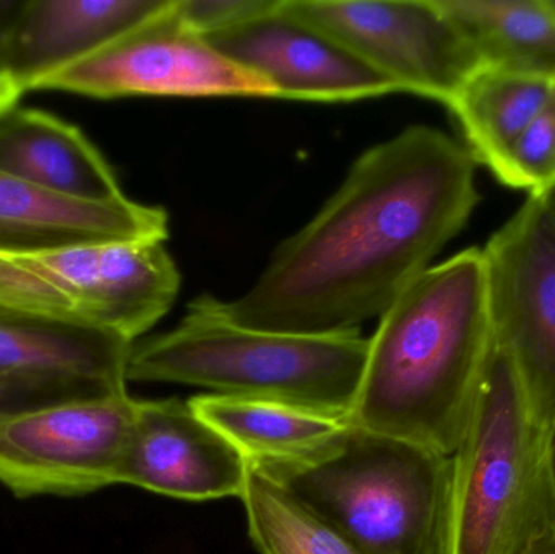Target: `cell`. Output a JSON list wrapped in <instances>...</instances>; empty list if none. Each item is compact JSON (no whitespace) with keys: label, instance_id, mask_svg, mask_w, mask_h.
I'll list each match as a JSON object with an SVG mask.
<instances>
[{"label":"cell","instance_id":"18","mask_svg":"<svg viewBox=\"0 0 555 554\" xmlns=\"http://www.w3.org/2000/svg\"><path fill=\"white\" fill-rule=\"evenodd\" d=\"M555 78L479 65L447 107L478 165L494 171L546 103Z\"/></svg>","mask_w":555,"mask_h":554},{"label":"cell","instance_id":"10","mask_svg":"<svg viewBox=\"0 0 555 554\" xmlns=\"http://www.w3.org/2000/svg\"><path fill=\"white\" fill-rule=\"evenodd\" d=\"M135 412L137 400L120 394L0 422V485L20 500L85 497L117 485Z\"/></svg>","mask_w":555,"mask_h":554},{"label":"cell","instance_id":"15","mask_svg":"<svg viewBox=\"0 0 555 554\" xmlns=\"http://www.w3.org/2000/svg\"><path fill=\"white\" fill-rule=\"evenodd\" d=\"M0 171L75 201L124 197L116 172L85 133L41 109L13 107L0 116Z\"/></svg>","mask_w":555,"mask_h":554},{"label":"cell","instance_id":"3","mask_svg":"<svg viewBox=\"0 0 555 554\" xmlns=\"http://www.w3.org/2000/svg\"><path fill=\"white\" fill-rule=\"evenodd\" d=\"M178 327L140 338L127 361V383L204 387L349 420L367 358L361 332L283 334L243 327L218 314L208 296L189 305Z\"/></svg>","mask_w":555,"mask_h":554},{"label":"cell","instance_id":"21","mask_svg":"<svg viewBox=\"0 0 555 554\" xmlns=\"http://www.w3.org/2000/svg\"><path fill=\"white\" fill-rule=\"evenodd\" d=\"M491 172L501 184L528 195L555 192V83L527 132Z\"/></svg>","mask_w":555,"mask_h":554},{"label":"cell","instance_id":"24","mask_svg":"<svg viewBox=\"0 0 555 554\" xmlns=\"http://www.w3.org/2000/svg\"><path fill=\"white\" fill-rule=\"evenodd\" d=\"M23 5H25V0L0 2V62L5 65L7 49H9L10 38H12L13 28H15Z\"/></svg>","mask_w":555,"mask_h":554},{"label":"cell","instance_id":"8","mask_svg":"<svg viewBox=\"0 0 555 554\" xmlns=\"http://www.w3.org/2000/svg\"><path fill=\"white\" fill-rule=\"evenodd\" d=\"M33 90L98 100L127 96L275 98L272 85L218 52L176 10V0L116 41L42 78Z\"/></svg>","mask_w":555,"mask_h":554},{"label":"cell","instance_id":"2","mask_svg":"<svg viewBox=\"0 0 555 554\" xmlns=\"http://www.w3.org/2000/svg\"><path fill=\"white\" fill-rule=\"evenodd\" d=\"M378 319L349 423L453 455L494 347L482 249L430 267Z\"/></svg>","mask_w":555,"mask_h":554},{"label":"cell","instance_id":"13","mask_svg":"<svg viewBox=\"0 0 555 554\" xmlns=\"http://www.w3.org/2000/svg\"><path fill=\"white\" fill-rule=\"evenodd\" d=\"M168 214L129 197L85 202L0 171V256L113 241H166Z\"/></svg>","mask_w":555,"mask_h":554},{"label":"cell","instance_id":"16","mask_svg":"<svg viewBox=\"0 0 555 554\" xmlns=\"http://www.w3.org/2000/svg\"><path fill=\"white\" fill-rule=\"evenodd\" d=\"M132 345L103 328L49 321L0 306L2 373L83 377L127 389Z\"/></svg>","mask_w":555,"mask_h":554},{"label":"cell","instance_id":"9","mask_svg":"<svg viewBox=\"0 0 555 554\" xmlns=\"http://www.w3.org/2000/svg\"><path fill=\"white\" fill-rule=\"evenodd\" d=\"M397 87L449 104L479 59L436 0H284Z\"/></svg>","mask_w":555,"mask_h":554},{"label":"cell","instance_id":"14","mask_svg":"<svg viewBox=\"0 0 555 554\" xmlns=\"http://www.w3.org/2000/svg\"><path fill=\"white\" fill-rule=\"evenodd\" d=\"M171 0H25L7 49L23 90L158 15Z\"/></svg>","mask_w":555,"mask_h":554},{"label":"cell","instance_id":"20","mask_svg":"<svg viewBox=\"0 0 555 554\" xmlns=\"http://www.w3.org/2000/svg\"><path fill=\"white\" fill-rule=\"evenodd\" d=\"M241 501L246 507L250 540L262 554H364L336 527L250 464Z\"/></svg>","mask_w":555,"mask_h":554},{"label":"cell","instance_id":"17","mask_svg":"<svg viewBox=\"0 0 555 554\" xmlns=\"http://www.w3.org/2000/svg\"><path fill=\"white\" fill-rule=\"evenodd\" d=\"M189 403L253 462L304 461L349 426L348 418L276 400L204 394Z\"/></svg>","mask_w":555,"mask_h":554},{"label":"cell","instance_id":"28","mask_svg":"<svg viewBox=\"0 0 555 554\" xmlns=\"http://www.w3.org/2000/svg\"><path fill=\"white\" fill-rule=\"evenodd\" d=\"M554 442H555V431H554Z\"/></svg>","mask_w":555,"mask_h":554},{"label":"cell","instance_id":"7","mask_svg":"<svg viewBox=\"0 0 555 554\" xmlns=\"http://www.w3.org/2000/svg\"><path fill=\"white\" fill-rule=\"evenodd\" d=\"M494 347L514 364L537 418L555 431V211L528 195L482 249Z\"/></svg>","mask_w":555,"mask_h":554},{"label":"cell","instance_id":"23","mask_svg":"<svg viewBox=\"0 0 555 554\" xmlns=\"http://www.w3.org/2000/svg\"><path fill=\"white\" fill-rule=\"evenodd\" d=\"M280 0H176L181 18L208 38L275 9Z\"/></svg>","mask_w":555,"mask_h":554},{"label":"cell","instance_id":"6","mask_svg":"<svg viewBox=\"0 0 555 554\" xmlns=\"http://www.w3.org/2000/svg\"><path fill=\"white\" fill-rule=\"evenodd\" d=\"M181 273L165 241L80 244L0 256V306L140 340L176 302Z\"/></svg>","mask_w":555,"mask_h":554},{"label":"cell","instance_id":"5","mask_svg":"<svg viewBox=\"0 0 555 554\" xmlns=\"http://www.w3.org/2000/svg\"><path fill=\"white\" fill-rule=\"evenodd\" d=\"M555 532L553 429L534 415L511 358H491L452 455L450 554H524Z\"/></svg>","mask_w":555,"mask_h":554},{"label":"cell","instance_id":"22","mask_svg":"<svg viewBox=\"0 0 555 554\" xmlns=\"http://www.w3.org/2000/svg\"><path fill=\"white\" fill-rule=\"evenodd\" d=\"M127 389L68 376H23L0 371V422L57 403L120 396Z\"/></svg>","mask_w":555,"mask_h":554},{"label":"cell","instance_id":"27","mask_svg":"<svg viewBox=\"0 0 555 554\" xmlns=\"http://www.w3.org/2000/svg\"><path fill=\"white\" fill-rule=\"evenodd\" d=\"M547 198H550L551 205H553L555 211V192H553L551 195H547Z\"/></svg>","mask_w":555,"mask_h":554},{"label":"cell","instance_id":"4","mask_svg":"<svg viewBox=\"0 0 555 554\" xmlns=\"http://www.w3.org/2000/svg\"><path fill=\"white\" fill-rule=\"evenodd\" d=\"M249 464L364 554H450L452 455L349 423L312 458Z\"/></svg>","mask_w":555,"mask_h":554},{"label":"cell","instance_id":"25","mask_svg":"<svg viewBox=\"0 0 555 554\" xmlns=\"http://www.w3.org/2000/svg\"><path fill=\"white\" fill-rule=\"evenodd\" d=\"M25 93L15 75L0 62V116L16 107L20 96Z\"/></svg>","mask_w":555,"mask_h":554},{"label":"cell","instance_id":"12","mask_svg":"<svg viewBox=\"0 0 555 554\" xmlns=\"http://www.w3.org/2000/svg\"><path fill=\"white\" fill-rule=\"evenodd\" d=\"M247 471L246 455L205 422L189 400H137L117 485L192 503L241 500Z\"/></svg>","mask_w":555,"mask_h":554},{"label":"cell","instance_id":"19","mask_svg":"<svg viewBox=\"0 0 555 554\" xmlns=\"http://www.w3.org/2000/svg\"><path fill=\"white\" fill-rule=\"evenodd\" d=\"M479 64L555 78V0H436Z\"/></svg>","mask_w":555,"mask_h":554},{"label":"cell","instance_id":"26","mask_svg":"<svg viewBox=\"0 0 555 554\" xmlns=\"http://www.w3.org/2000/svg\"><path fill=\"white\" fill-rule=\"evenodd\" d=\"M524 554H555V532L538 540V542L531 545Z\"/></svg>","mask_w":555,"mask_h":554},{"label":"cell","instance_id":"1","mask_svg":"<svg viewBox=\"0 0 555 554\" xmlns=\"http://www.w3.org/2000/svg\"><path fill=\"white\" fill-rule=\"evenodd\" d=\"M465 145L411 126L365 150L319 214L278 246L233 301L210 298L233 324L283 334L359 331L380 318L459 236L479 202Z\"/></svg>","mask_w":555,"mask_h":554},{"label":"cell","instance_id":"11","mask_svg":"<svg viewBox=\"0 0 555 554\" xmlns=\"http://www.w3.org/2000/svg\"><path fill=\"white\" fill-rule=\"evenodd\" d=\"M208 42L224 57L266 78L280 100L358 101L398 93L397 87L346 46L286 9H275Z\"/></svg>","mask_w":555,"mask_h":554}]
</instances>
